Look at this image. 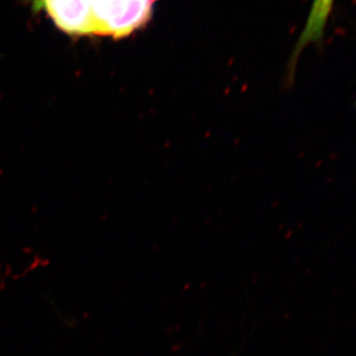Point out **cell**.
<instances>
[{
    "mask_svg": "<svg viewBox=\"0 0 356 356\" xmlns=\"http://www.w3.org/2000/svg\"><path fill=\"white\" fill-rule=\"evenodd\" d=\"M154 0H90L93 34L123 38L149 21Z\"/></svg>",
    "mask_w": 356,
    "mask_h": 356,
    "instance_id": "cell-1",
    "label": "cell"
},
{
    "mask_svg": "<svg viewBox=\"0 0 356 356\" xmlns=\"http://www.w3.org/2000/svg\"><path fill=\"white\" fill-rule=\"evenodd\" d=\"M336 0H314L303 32L295 46L292 62L295 65L300 54L308 44L318 43L324 38L327 21L331 17Z\"/></svg>",
    "mask_w": 356,
    "mask_h": 356,
    "instance_id": "cell-3",
    "label": "cell"
},
{
    "mask_svg": "<svg viewBox=\"0 0 356 356\" xmlns=\"http://www.w3.org/2000/svg\"><path fill=\"white\" fill-rule=\"evenodd\" d=\"M62 31L72 35L93 34L90 0H38Z\"/></svg>",
    "mask_w": 356,
    "mask_h": 356,
    "instance_id": "cell-2",
    "label": "cell"
}]
</instances>
